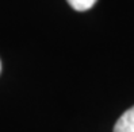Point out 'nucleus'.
<instances>
[{
    "instance_id": "f257e3e1",
    "label": "nucleus",
    "mask_w": 134,
    "mask_h": 132,
    "mask_svg": "<svg viewBox=\"0 0 134 132\" xmlns=\"http://www.w3.org/2000/svg\"><path fill=\"white\" fill-rule=\"evenodd\" d=\"M114 132H134V106L127 109L118 119Z\"/></svg>"
},
{
    "instance_id": "7ed1b4c3",
    "label": "nucleus",
    "mask_w": 134,
    "mask_h": 132,
    "mask_svg": "<svg viewBox=\"0 0 134 132\" xmlns=\"http://www.w3.org/2000/svg\"><path fill=\"white\" fill-rule=\"evenodd\" d=\"M0 70H2V62H0Z\"/></svg>"
},
{
    "instance_id": "f03ea898",
    "label": "nucleus",
    "mask_w": 134,
    "mask_h": 132,
    "mask_svg": "<svg viewBox=\"0 0 134 132\" xmlns=\"http://www.w3.org/2000/svg\"><path fill=\"white\" fill-rule=\"evenodd\" d=\"M73 10L76 11H87L93 7L96 0H66Z\"/></svg>"
}]
</instances>
